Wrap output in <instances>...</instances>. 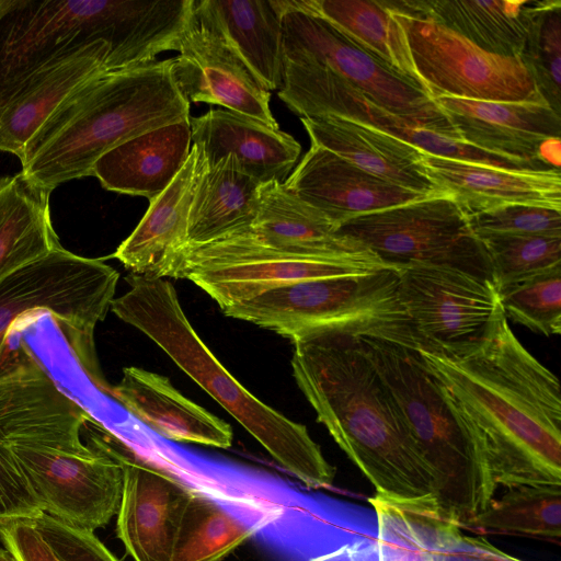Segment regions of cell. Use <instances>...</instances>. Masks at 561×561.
<instances>
[{"label":"cell","instance_id":"cell-43","mask_svg":"<svg viewBox=\"0 0 561 561\" xmlns=\"http://www.w3.org/2000/svg\"><path fill=\"white\" fill-rule=\"evenodd\" d=\"M0 539L16 561H60L30 518L1 522Z\"/></svg>","mask_w":561,"mask_h":561},{"label":"cell","instance_id":"cell-12","mask_svg":"<svg viewBox=\"0 0 561 561\" xmlns=\"http://www.w3.org/2000/svg\"><path fill=\"white\" fill-rule=\"evenodd\" d=\"M282 58L324 67L390 112L460 140L448 118L424 91L348 42L327 21L307 10L301 0H288L283 15Z\"/></svg>","mask_w":561,"mask_h":561},{"label":"cell","instance_id":"cell-44","mask_svg":"<svg viewBox=\"0 0 561 561\" xmlns=\"http://www.w3.org/2000/svg\"><path fill=\"white\" fill-rule=\"evenodd\" d=\"M445 561H524L493 546L482 536L459 534L446 550Z\"/></svg>","mask_w":561,"mask_h":561},{"label":"cell","instance_id":"cell-45","mask_svg":"<svg viewBox=\"0 0 561 561\" xmlns=\"http://www.w3.org/2000/svg\"><path fill=\"white\" fill-rule=\"evenodd\" d=\"M348 561H380L377 535L365 536L347 546Z\"/></svg>","mask_w":561,"mask_h":561},{"label":"cell","instance_id":"cell-48","mask_svg":"<svg viewBox=\"0 0 561 561\" xmlns=\"http://www.w3.org/2000/svg\"><path fill=\"white\" fill-rule=\"evenodd\" d=\"M13 0H0V16L12 5Z\"/></svg>","mask_w":561,"mask_h":561},{"label":"cell","instance_id":"cell-42","mask_svg":"<svg viewBox=\"0 0 561 561\" xmlns=\"http://www.w3.org/2000/svg\"><path fill=\"white\" fill-rule=\"evenodd\" d=\"M42 512L12 448L0 438V523Z\"/></svg>","mask_w":561,"mask_h":561},{"label":"cell","instance_id":"cell-4","mask_svg":"<svg viewBox=\"0 0 561 561\" xmlns=\"http://www.w3.org/2000/svg\"><path fill=\"white\" fill-rule=\"evenodd\" d=\"M128 282L129 289L113 299L112 311L153 341L288 473L308 488H331L335 468L306 426L262 402L224 367L190 323L173 285L139 275Z\"/></svg>","mask_w":561,"mask_h":561},{"label":"cell","instance_id":"cell-5","mask_svg":"<svg viewBox=\"0 0 561 561\" xmlns=\"http://www.w3.org/2000/svg\"><path fill=\"white\" fill-rule=\"evenodd\" d=\"M357 339L434 473L437 502L461 528L490 505L497 489L478 433L417 350Z\"/></svg>","mask_w":561,"mask_h":561},{"label":"cell","instance_id":"cell-26","mask_svg":"<svg viewBox=\"0 0 561 561\" xmlns=\"http://www.w3.org/2000/svg\"><path fill=\"white\" fill-rule=\"evenodd\" d=\"M190 125L192 141L203 147L208 165L232 156L262 183L284 182L301 152L291 135L229 110L211 108L190 117Z\"/></svg>","mask_w":561,"mask_h":561},{"label":"cell","instance_id":"cell-25","mask_svg":"<svg viewBox=\"0 0 561 561\" xmlns=\"http://www.w3.org/2000/svg\"><path fill=\"white\" fill-rule=\"evenodd\" d=\"M108 393L129 414L168 440L222 449L232 445L231 426L184 397L163 375L126 367L121 381Z\"/></svg>","mask_w":561,"mask_h":561},{"label":"cell","instance_id":"cell-22","mask_svg":"<svg viewBox=\"0 0 561 561\" xmlns=\"http://www.w3.org/2000/svg\"><path fill=\"white\" fill-rule=\"evenodd\" d=\"M283 183L337 226L358 215L428 197L375 176L317 145L310 146Z\"/></svg>","mask_w":561,"mask_h":561},{"label":"cell","instance_id":"cell-19","mask_svg":"<svg viewBox=\"0 0 561 561\" xmlns=\"http://www.w3.org/2000/svg\"><path fill=\"white\" fill-rule=\"evenodd\" d=\"M90 421L35 357L0 376V438L10 447L88 454L80 431Z\"/></svg>","mask_w":561,"mask_h":561},{"label":"cell","instance_id":"cell-18","mask_svg":"<svg viewBox=\"0 0 561 561\" xmlns=\"http://www.w3.org/2000/svg\"><path fill=\"white\" fill-rule=\"evenodd\" d=\"M191 497L179 524L171 561H224L252 537L263 535L276 546L290 526L291 508L221 486L190 482Z\"/></svg>","mask_w":561,"mask_h":561},{"label":"cell","instance_id":"cell-27","mask_svg":"<svg viewBox=\"0 0 561 561\" xmlns=\"http://www.w3.org/2000/svg\"><path fill=\"white\" fill-rule=\"evenodd\" d=\"M311 145L325 148L387 182L426 196L442 195L428 179L423 151L364 124L334 116L300 118Z\"/></svg>","mask_w":561,"mask_h":561},{"label":"cell","instance_id":"cell-30","mask_svg":"<svg viewBox=\"0 0 561 561\" xmlns=\"http://www.w3.org/2000/svg\"><path fill=\"white\" fill-rule=\"evenodd\" d=\"M393 12L432 20L489 53L519 57L526 34L528 0H396Z\"/></svg>","mask_w":561,"mask_h":561},{"label":"cell","instance_id":"cell-20","mask_svg":"<svg viewBox=\"0 0 561 561\" xmlns=\"http://www.w3.org/2000/svg\"><path fill=\"white\" fill-rule=\"evenodd\" d=\"M459 139L488 153L548 168L542 150L561 138V116L547 103L434 99Z\"/></svg>","mask_w":561,"mask_h":561},{"label":"cell","instance_id":"cell-31","mask_svg":"<svg viewBox=\"0 0 561 561\" xmlns=\"http://www.w3.org/2000/svg\"><path fill=\"white\" fill-rule=\"evenodd\" d=\"M337 228L336 222L289 192L283 182L270 181L261 185L259 213L249 231L260 242L287 251L351 254L368 250L339 236Z\"/></svg>","mask_w":561,"mask_h":561},{"label":"cell","instance_id":"cell-8","mask_svg":"<svg viewBox=\"0 0 561 561\" xmlns=\"http://www.w3.org/2000/svg\"><path fill=\"white\" fill-rule=\"evenodd\" d=\"M119 274L99 259L77 255L62 247L0 279V353L18 323L49 313L71 337L96 382L93 332L111 309Z\"/></svg>","mask_w":561,"mask_h":561},{"label":"cell","instance_id":"cell-38","mask_svg":"<svg viewBox=\"0 0 561 561\" xmlns=\"http://www.w3.org/2000/svg\"><path fill=\"white\" fill-rule=\"evenodd\" d=\"M497 291L561 266V237L481 234Z\"/></svg>","mask_w":561,"mask_h":561},{"label":"cell","instance_id":"cell-47","mask_svg":"<svg viewBox=\"0 0 561 561\" xmlns=\"http://www.w3.org/2000/svg\"><path fill=\"white\" fill-rule=\"evenodd\" d=\"M0 561H16L5 548L0 547Z\"/></svg>","mask_w":561,"mask_h":561},{"label":"cell","instance_id":"cell-33","mask_svg":"<svg viewBox=\"0 0 561 561\" xmlns=\"http://www.w3.org/2000/svg\"><path fill=\"white\" fill-rule=\"evenodd\" d=\"M301 3L348 42L426 93L404 28L383 1L301 0Z\"/></svg>","mask_w":561,"mask_h":561},{"label":"cell","instance_id":"cell-34","mask_svg":"<svg viewBox=\"0 0 561 561\" xmlns=\"http://www.w3.org/2000/svg\"><path fill=\"white\" fill-rule=\"evenodd\" d=\"M50 194L22 172L0 176V279L61 247L51 224Z\"/></svg>","mask_w":561,"mask_h":561},{"label":"cell","instance_id":"cell-7","mask_svg":"<svg viewBox=\"0 0 561 561\" xmlns=\"http://www.w3.org/2000/svg\"><path fill=\"white\" fill-rule=\"evenodd\" d=\"M399 283V271L393 268L319 277L271 288L221 310L227 317L252 322L291 341L317 331H333L419 351Z\"/></svg>","mask_w":561,"mask_h":561},{"label":"cell","instance_id":"cell-28","mask_svg":"<svg viewBox=\"0 0 561 561\" xmlns=\"http://www.w3.org/2000/svg\"><path fill=\"white\" fill-rule=\"evenodd\" d=\"M192 144L190 119L135 136L105 152L92 176L112 192L142 196L162 193L185 164Z\"/></svg>","mask_w":561,"mask_h":561},{"label":"cell","instance_id":"cell-17","mask_svg":"<svg viewBox=\"0 0 561 561\" xmlns=\"http://www.w3.org/2000/svg\"><path fill=\"white\" fill-rule=\"evenodd\" d=\"M93 443L123 467L117 537L134 561H171L180 520L193 492L188 482L129 448L112 433Z\"/></svg>","mask_w":561,"mask_h":561},{"label":"cell","instance_id":"cell-29","mask_svg":"<svg viewBox=\"0 0 561 561\" xmlns=\"http://www.w3.org/2000/svg\"><path fill=\"white\" fill-rule=\"evenodd\" d=\"M368 502L376 515L380 561H445L447 548L462 533L434 494L399 499L376 493Z\"/></svg>","mask_w":561,"mask_h":561},{"label":"cell","instance_id":"cell-16","mask_svg":"<svg viewBox=\"0 0 561 561\" xmlns=\"http://www.w3.org/2000/svg\"><path fill=\"white\" fill-rule=\"evenodd\" d=\"M178 51L172 75L190 103L220 105L279 128L270 107L271 92L225 36L205 0H194Z\"/></svg>","mask_w":561,"mask_h":561},{"label":"cell","instance_id":"cell-35","mask_svg":"<svg viewBox=\"0 0 561 561\" xmlns=\"http://www.w3.org/2000/svg\"><path fill=\"white\" fill-rule=\"evenodd\" d=\"M213 18L267 91L282 85V22L288 0H205Z\"/></svg>","mask_w":561,"mask_h":561},{"label":"cell","instance_id":"cell-11","mask_svg":"<svg viewBox=\"0 0 561 561\" xmlns=\"http://www.w3.org/2000/svg\"><path fill=\"white\" fill-rule=\"evenodd\" d=\"M400 298L421 348L449 356L482 346L505 317L494 284L458 268L415 264L399 270Z\"/></svg>","mask_w":561,"mask_h":561},{"label":"cell","instance_id":"cell-32","mask_svg":"<svg viewBox=\"0 0 561 561\" xmlns=\"http://www.w3.org/2000/svg\"><path fill=\"white\" fill-rule=\"evenodd\" d=\"M262 182L232 156L205 170L191 208L187 244H204L251 229Z\"/></svg>","mask_w":561,"mask_h":561},{"label":"cell","instance_id":"cell-41","mask_svg":"<svg viewBox=\"0 0 561 561\" xmlns=\"http://www.w3.org/2000/svg\"><path fill=\"white\" fill-rule=\"evenodd\" d=\"M30 520L60 561H118L94 531L68 525L45 512Z\"/></svg>","mask_w":561,"mask_h":561},{"label":"cell","instance_id":"cell-1","mask_svg":"<svg viewBox=\"0 0 561 561\" xmlns=\"http://www.w3.org/2000/svg\"><path fill=\"white\" fill-rule=\"evenodd\" d=\"M419 352L478 433L497 486L561 484L560 382L506 317L469 354Z\"/></svg>","mask_w":561,"mask_h":561},{"label":"cell","instance_id":"cell-14","mask_svg":"<svg viewBox=\"0 0 561 561\" xmlns=\"http://www.w3.org/2000/svg\"><path fill=\"white\" fill-rule=\"evenodd\" d=\"M279 99L301 117L334 115L375 128L437 157L508 170L536 169L528 163L488 153L435 133L385 108L329 69L282 58Z\"/></svg>","mask_w":561,"mask_h":561},{"label":"cell","instance_id":"cell-24","mask_svg":"<svg viewBox=\"0 0 561 561\" xmlns=\"http://www.w3.org/2000/svg\"><path fill=\"white\" fill-rule=\"evenodd\" d=\"M108 45L98 41L38 69L0 108V151L21 156L56 107L90 80L107 72Z\"/></svg>","mask_w":561,"mask_h":561},{"label":"cell","instance_id":"cell-39","mask_svg":"<svg viewBox=\"0 0 561 561\" xmlns=\"http://www.w3.org/2000/svg\"><path fill=\"white\" fill-rule=\"evenodd\" d=\"M506 319L543 335L561 332V266L499 290Z\"/></svg>","mask_w":561,"mask_h":561},{"label":"cell","instance_id":"cell-23","mask_svg":"<svg viewBox=\"0 0 561 561\" xmlns=\"http://www.w3.org/2000/svg\"><path fill=\"white\" fill-rule=\"evenodd\" d=\"M422 162L431 182L467 215L511 204L561 210L559 169L508 170L424 151Z\"/></svg>","mask_w":561,"mask_h":561},{"label":"cell","instance_id":"cell-37","mask_svg":"<svg viewBox=\"0 0 561 561\" xmlns=\"http://www.w3.org/2000/svg\"><path fill=\"white\" fill-rule=\"evenodd\" d=\"M527 34L519 55L543 100L561 110V1L528 0Z\"/></svg>","mask_w":561,"mask_h":561},{"label":"cell","instance_id":"cell-10","mask_svg":"<svg viewBox=\"0 0 561 561\" xmlns=\"http://www.w3.org/2000/svg\"><path fill=\"white\" fill-rule=\"evenodd\" d=\"M336 233L397 270L442 265L493 283L489 256L468 215L445 194L352 217L340 224Z\"/></svg>","mask_w":561,"mask_h":561},{"label":"cell","instance_id":"cell-46","mask_svg":"<svg viewBox=\"0 0 561 561\" xmlns=\"http://www.w3.org/2000/svg\"><path fill=\"white\" fill-rule=\"evenodd\" d=\"M347 546L308 561H348Z\"/></svg>","mask_w":561,"mask_h":561},{"label":"cell","instance_id":"cell-2","mask_svg":"<svg viewBox=\"0 0 561 561\" xmlns=\"http://www.w3.org/2000/svg\"><path fill=\"white\" fill-rule=\"evenodd\" d=\"M293 343L299 389L376 493L399 499L434 494V473L357 336L317 331Z\"/></svg>","mask_w":561,"mask_h":561},{"label":"cell","instance_id":"cell-36","mask_svg":"<svg viewBox=\"0 0 561 561\" xmlns=\"http://www.w3.org/2000/svg\"><path fill=\"white\" fill-rule=\"evenodd\" d=\"M482 535L561 542V484H522L507 488L490 505L461 526Z\"/></svg>","mask_w":561,"mask_h":561},{"label":"cell","instance_id":"cell-40","mask_svg":"<svg viewBox=\"0 0 561 561\" xmlns=\"http://www.w3.org/2000/svg\"><path fill=\"white\" fill-rule=\"evenodd\" d=\"M472 230L481 234L561 237V210L511 204L468 215Z\"/></svg>","mask_w":561,"mask_h":561},{"label":"cell","instance_id":"cell-3","mask_svg":"<svg viewBox=\"0 0 561 561\" xmlns=\"http://www.w3.org/2000/svg\"><path fill=\"white\" fill-rule=\"evenodd\" d=\"M190 102L172 75V58L105 72L66 98L25 145L23 175L53 192L92 176L94 163L148 130L190 119Z\"/></svg>","mask_w":561,"mask_h":561},{"label":"cell","instance_id":"cell-15","mask_svg":"<svg viewBox=\"0 0 561 561\" xmlns=\"http://www.w3.org/2000/svg\"><path fill=\"white\" fill-rule=\"evenodd\" d=\"M43 512L75 527L94 531L117 514L123 467L93 443L83 455L11 447Z\"/></svg>","mask_w":561,"mask_h":561},{"label":"cell","instance_id":"cell-9","mask_svg":"<svg viewBox=\"0 0 561 561\" xmlns=\"http://www.w3.org/2000/svg\"><path fill=\"white\" fill-rule=\"evenodd\" d=\"M383 268L393 267L369 250L351 254L287 251L268 247L245 230L204 244H186L172 277L190 279L224 308L289 283Z\"/></svg>","mask_w":561,"mask_h":561},{"label":"cell","instance_id":"cell-13","mask_svg":"<svg viewBox=\"0 0 561 561\" xmlns=\"http://www.w3.org/2000/svg\"><path fill=\"white\" fill-rule=\"evenodd\" d=\"M391 12L404 28L415 70L432 100L547 103L519 57L483 50L432 20Z\"/></svg>","mask_w":561,"mask_h":561},{"label":"cell","instance_id":"cell-6","mask_svg":"<svg viewBox=\"0 0 561 561\" xmlns=\"http://www.w3.org/2000/svg\"><path fill=\"white\" fill-rule=\"evenodd\" d=\"M149 36L136 0H13L0 16V108L30 76L80 47L103 41L107 65L123 68Z\"/></svg>","mask_w":561,"mask_h":561},{"label":"cell","instance_id":"cell-21","mask_svg":"<svg viewBox=\"0 0 561 561\" xmlns=\"http://www.w3.org/2000/svg\"><path fill=\"white\" fill-rule=\"evenodd\" d=\"M208 163L201 145L193 144L188 158L169 186L150 205L113 256L135 275L173 276L187 229L194 197Z\"/></svg>","mask_w":561,"mask_h":561}]
</instances>
